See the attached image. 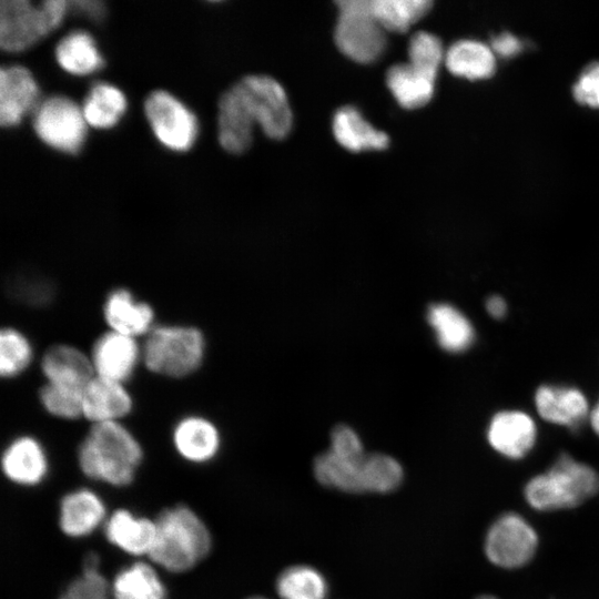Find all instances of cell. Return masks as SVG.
Returning <instances> with one entry per match:
<instances>
[{"label":"cell","mask_w":599,"mask_h":599,"mask_svg":"<svg viewBox=\"0 0 599 599\" xmlns=\"http://www.w3.org/2000/svg\"><path fill=\"white\" fill-rule=\"evenodd\" d=\"M153 517L156 532L148 560L164 575L185 576L210 558L213 532L195 507L176 501L163 506Z\"/></svg>","instance_id":"cell-1"},{"label":"cell","mask_w":599,"mask_h":599,"mask_svg":"<svg viewBox=\"0 0 599 599\" xmlns=\"http://www.w3.org/2000/svg\"><path fill=\"white\" fill-rule=\"evenodd\" d=\"M144 451L121 422L91 424L77 449L82 476L111 489H126L138 478Z\"/></svg>","instance_id":"cell-2"},{"label":"cell","mask_w":599,"mask_h":599,"mask_svg":"<svg viewBox=\"0 0 599 599\" xmlns=\"http://www.w3.org/2000/svg\"><path fill=\"white\" fill-rule=\"evenodd\" d=\"M237 114L254 128L258 124L271 139L285 138L293 124V114L283 87L264 74L244 77L225 91Z\"/></svg>","instance_id":"cell-3"},{"label":"cell","mask_w":599,"mask_h":599,"mask_svg":"<svg viewBox=\"0 0 599 599\" xmlns=\"http://www.w3.org/2000/svg\"><path fill=\"white\" fill-rule=\"evenodd\" d=\"M204 355L203 333L189 325H154L142 347L144 366L169 378H184L195 373Z\"/></svg>","instance_id":"cell-4"},{"label":"cell","mask_w":599,"mask_h":599,"mask_svg":"<svg viewBox=\"0 0 599 599\" xmlns=\"http://www.w3.org/2000/svg\"><path fill=\"white\" fill-rule=\"evenodd\" d=\"M598 485L591 467L562 454L547 473L528 481L525 497L537 510H557L580 505L597 491Z\"/></svg>","instance_id":"cell-5"},{"label":"cell","mask_w":599,"mask_h":599,"mask_svg":"<svg viewBox=\"0 0 599 599\" xmlns=\"http://www.w3.org/2000/svg\"><path fill=\"white\" fill-rule=\"evenodd\" d=\"M69 11V1L1 0L0 47L7 52H21L57 29Z\"/></svg>","instance_id":"cell-6"},{"label":"cell","mask_w":599,"mask_h":599,"mask_svg":"<svg viewBox=\"0 0 599 599\" xmlns=\"http://www.w3.org/2000/svg\"><path fill=\"white\" fill-rule=\"evenodd\" d=\"M334 39L342 53L355 62L372 63L386 48V31L376 19L372 0L337 2Z\"/></svg>","instance_id":"cell-7"},{"label":"cell","mask_w":599,"mask_h":599,"mask_svg":"<svg viewBox=\"0 0 599 599\" xmlns=\"http://www.w3.org/2000/svg\"><path fill=\"white\" fill-rule=\"evenodd\" d=\"M87 125L82 108L64 95H51L33 110L32 126L37 136L63 153L74 154L81 150Z\"/></svg>","instance_id":"cell-8"},{"label":"cell","mask_w":599,"mask_h":599,"mask_svg":"<svg viewBox=\"0 0 599 599\" xmlns=\"http://www.w3.org/2000/svg\"><path fill=\"white\" fill-rule=\"evenodd\" d=\"M145 118L158 141L169 150L184 152L196 141L195 114L177 98L164 90L151 92L144 101Z\"/></svg>","instance_id":"cell-9"},{"label":"cell","mask_w":599,"mask_h":599,"mask_svg":"<svg viewBox=\"0 0 599 599\" xmlns=\"http://www.w3.org/2000/svg\"><path fill=\"white\" fill-rule=\"evenodd\" d=\"M110 510L98 489L90 486L72 487L58 499L57 528L69 540H85L101 532Z\"/></svg>","instance_id":"cell-10"},{"label":"cell","mask_w":599,"mask_h":599,"mask_svg":"<svg viewBox=\"0 0 599 599\" xmlns=\"http://www.w3.org/2000/svg\"><path fill=\"white\" fill-rule=\"evenodd\" d=\"M538 545L534 528L518 514L500 516L489 528L485 539L487 558L501 568L526 565Z\"/></svg>","instance_id":"cell-11"},{"label":"cell","mask_w":599,"mask_h":599,"mask_svg":"<svg viewBox=\"0 0 599 599\" xmlns=\"http://www.w3.org/2000/svg\"><path fill=\"white\" fill-rule=\"evenodd\" d=\"M155 532L153 516L125 506L112 508L101 530L104 541L129 560L148 559Z\"/></svg>","instance_id":"cell-12"},{"label":"cell","mask_w":599,"mask_h":599,"mask_svg":"<svg viewBox=\"0 0 599 599\" xmlns=\"http://www.w3.org/2000/svg\"><path fill=\"white\" fill-rule=\"evenodd\" d=\"M3 477L13 486L32 489L41 486L50 473V460L42 443L31 435L13 438L0 460Z\"/></svg>","instance_id":"cell-13"},{"label":"cell","mask_w":599,"mask_h":599,"mask_svg":"<svg viewBox=\"0 0 599 599\" xmlns=\"http://www.w3.org/2000/svg\"><path fill=\"white\" fill-rule=\"evenodd\" d=\"M90 358L95 375L124 384L142 359V348L136 338L110 329L95 339Z\"/></svg>","instance_id":"cell-14"},{"label":"cell","mask_w":599,"mask_h":599,"mask_svg":"<svg viewBox=\"0 0 599 599\" xmlns=\"http://www.w3.org/2000/svg\"><path fill=\"white\" fill-rule=\"evenodd\" d=\"M163 575L148 559L129 560L110 577L111 599H170Z\"/></svg>","instance_id":"cell-15"},{"label":"cell","mask_w":599,"mask_h":599,"mask_svg":"<svg viewBox=\"0 0 599 599\" xmlns=\"http://www.w3.org/2000/svg\"><path fill=\"white\" fill-rule=\"evenodd\" d=\"M39 87L32 73L22 65L0 70V124L17 126L38 105Z\"/></svg>","instance_id":"cell-16"},{"label":"cell","mask_w":599,"mask_h":599,"mask_svg":"<svg viewBox=\"0 0 599 599\" xmlns=\"http://www.w3.org/2000/svg\"><path fill=\"white\" fill-rule=\"evenodd\" d=\"M172 445L177 456L192 465L211 463L221 448L216 426L203 416L190 415L180 419L172 430Z\"/></svg>","instance_id":"cell-17"},{"label":"cell","mask_w":599,"mask_h":599,"mask_svg":"<svg viewBox=\"0 0 599 599\" xmlns=\"http://www.w3.org/2000/svg\"><path fill=\"white\" fill-rule=\"evenodd\" d=\"M132 408V397L123 383L94 375L83 388L82 415L91 424L120 422Z\"/></svg>","instance_id":"cell-18"},{"label":"cell","mask_w":599,"mask_h":599,"mask_svg":"<svg viewBox=\"0 0 599 599\" xmlns=\"http://www.w3.org/2000/svg\"><path fill=\"white\" fill-rule=\"evenodd\" d=\"M103 316L111 331L131 337L148 335L154 327V311L138 301L126 288L110 292L103 304Z\"/></svg>","instance_id":"cell-19"},{"label":"cell","mask_w":599,"mask_h":599,"mask_svg":"<svg viewBox=\"0 0 599 599\" xmlns=\"http://www.w3.org/2000/svg\"><path fill=\"white\" fill-rule=\"evenodd\" d=\"M40 367L48 383L78 388H84L95 375L90 356L68 344L49 346Z\"/></svg>","instance_id":"cell-20"},{"label":"cell","mask_w":599,"mask_h":599,"mask_svg":"<svg viewBox=\"0 0 599 599\" xmlns=\"http://www.w3.org/2000/svg\"><path fill=\"white\" fill-rule=\"evenodd\" d=\"M487 436L496 451L508 458L518 459L532 448L536 426L534 420L522 412H501L491 419Z\"/></svg>","instance_id":"cell-21"},{"label":"cell","mask_w":599,"mask_h":599,"mask_svg":"<svg viewBox=\"0 0 599 599\" xmlns=\"http://www.w3.org/2000/svg\"><path fill=\"white\" fill-rule=\"evenodd\" d=\"M535 403L544 419L565 426L579 425L588 413L585 395L570 387L541 386L536 392Z\"/></svg>","instance_id":"cell-22"},{"label":"cell","mask_w":599,"mask_h":599,"mask_svg":"<svg viewBox=\"0 0 599 599\" xmlns=\"http://www.w3.org/2000/svg\"><path fill=\"white\" fill-rule=\"evenodd\" d=\"M332 129L336 141L353 152L384 150L389 143L385 132L375 129L356 108L351 105L336 111Z\"/></svg>","instance_id":"cell-23"},{"label":"cell","mask_w":599,"mask_h":599,"mask_svg":"<svg viewBox=\"0 0 599 599\" xmlns=\"http://www.w3.org/2000/svg\"><path fill=\"white\" fill-rule=\"evenodd\" d=\"M54 54L60 68L73 75L91 74L104 63L92 35L82 30L63 37L58 42Z\"/></svg>","instance_id":"cell-24"},{"label":"cell","mask_w":599,"mask_h":599,"mask_svg":"<svg viewBox=\"0 0 599 599\" xmlns=\"http://www.w3.org/2000/svg\"><path fill=\"white\" fill-rule=\"evenodd\" d=\"M444 61L453 74L467 79L489 78L496 69L491 48L471 39L453 43L446 51Z\"/></svg>","instance_id":"cell-25"},{"label":"cell","mask_w":599,"mask_h":599,"mask_svg":"<svg viewBox=\"0 0 599 599\" xmlns=\"http://www.w3.org/2000/svg\"><path fill=\"white\" fill-rule=\"evenodd\" d=\"M435 80L408 62L393 65L386 74L389 91L405 109L425 105L434 94Z\"/></svg>","instance_id":"cell-26"},{"label":"cell","mask_w":599,"mask_h":599,"mask_svg":"<svg viewBox=\"0 0 599 599\" xmlns=\"http://www.w3.org/2000/svg\"><path fill=\"white\" fill-rule=\"evenodd\" d=\"M55 599H111L110 577L103 571L98 551L83 555L79 572L61 588Z\"/></svg>","instance_id":"cell-27"},{"label":"cell","mask_w":599,"mask_h":599,"mask_svg":"<svg viewBox=\"0 0 599 599\" xmlns=\"http://www.w3.org/2000/svg\"><path fill=\"white\" fill-rule=\"evenodd\" d=\"M126 106V98L119 88L99 82L85 97L82 112L88 125L94 129H110L118 124Z\"/></svg>","instance_id":"cell-28"},{"label":"cell","mask_w":599,"mask_h":599,"mask_svg":"<svg viewBox=\"0 0 599 599\" xmlns=\"http://www.w3.org/2000/svg\"><path fill=\"white\" fill-rule=\"evenodd\" d=\"M429 324L436 332L439 345L448 352H463L474 341V328L469 321L454 306L448 304L433 305L427 315Z\"/></svg>","instance_id":"cell-29"},{"label":"cell","mask_w":599,"mask_h":599,"mask_svg":"<svg viewBox=\"0 0 599 599\" xmlns=\"http://www.w3.org/2000/svg\"><path fill=\"white\" fill-rule=\"evenodd\" d=\"M275 589L281 599H326L328 583L314 567L295 565L278 575Z\"/></svg>","instance_id":"cell-30"},{"label":"cell","mask_w":599,"mask_h":599,"mask_svg":"<svg viewBox=\"0 0 599 599\" xmlns=\"http://www.w3.org/2000/svg\"><path fill=\"white\" fill-rule=\"evenodd\" d=\"M432 4L429 0H372L373 12L386 32H406Z\"/></svg>","instance_id":"cell-31"},{"label":"cell","mask_w":599,"mask_h":599,"mask_svg":"<svg viewBox=\"0 0 599 599\" xmlns=\"http://www.w3.org/2000/svg\"><path fill=\"white\" fill-rule=\"evenodd\" d=\"M404 479L400 464L385 454L366 455L364 460L365 493L386 494L397 489Z\"/></svg>","instance_id":"cell-32"},{"label":"cell","mask_w":599,"mask_h":599,"mask_svg":"<svg viewBox=\"0 0 599 599\" xmlns=\"http://www.w3.org/2000/svg\"><path fill=\"white\" fill-rule=\"evenodd\" d=\"M32 359L29 339L14 327H3L0 333V374L12 378L23 373Z\"/></svg>","instance_id":"cell-33"},{"label":"cell","mask_w":599,"mask_h":599,"mask_svg":"<svg viewBox=\"0 0 599 599\" xmlns=\"http://www.w3.org/2000/svg\"><path fill=\"white\" fill-rule=\"evenodd\" d=\"M82 395L83 388L48 382L39 389V400L43 408L50 415L67 420L83 417Z\"/></svg>","instance_id":"cell-34"},{"label":"cell","mask_w":599,"mask_h":599,"mask_svg":"<svg viewBox=\"0 0 599 599\" xmlns=\"http://www.w3.org/2000/svg\"><path fill=\"white\" fill-rule=\"evenodd\" d=\"M445 53L440 40L433 33L419 31L408 44V63L436 79Z\"/></svg>","instance_id":"cell-35"},{"label":"cell","mask_w":599,"mask_h":599,"mask_svg":"<svg viewBox=\"0 0 599 599\" xmlns=\"http://www.w3.org/2000/svg\"><path fill=\"white\" fill-rule=\"evenodd\" d=\"M331 441L329 451L339 458L357 460L365 456L359 437L346 425H338L332 430Z\"/></svg>","instance_id":"cell-36"},{"label":"cell","mask_w":599,"mask_h":599,"mask_svg":"<svg viewBox=\"0 0 599 599\" xmlns=\"http://www.w3.org/2000/svg\"><path fill=\"white\" fill-rule=\"evenodd\" d=\"M572 93L579 103L599 108V62L590 63L581 72Z\"/></svg>","instance_id":"cell-37"},{"label":"cell","mask_w":599,"mask_h":599,"mask_svg":"<svg viewBox=\"0 0 599 599\" xmlns=\"http://www.w3.org/2000/svg\"><path fill=\"white\" fill-rule=\"evenodd\" d=\"M490 48L501 57H511L521 50L522 43L516 35L505 31L491 39Z\"/></svg>","instance_id":"cell-38"},{"label":"cell","mask_w":599,"mask_h":599,"mask_svg":"<svg viewBox=\"0 0 599 599\" xmlns=\"http://www.w3.org/2000/svg\"><path fill=\"white\" fill-rule=\"evenodd\" d=\"M93 21H100L105 17V4L101 1L81 0L69 2V10Z\"/></svg>","instance_id":"cell-39"},{"label":"cell","mask_w":599,"mask_h":599,"mask_svg":"<svg viewBox=\"0 0 599 599\" xmlns=\"http://www.w3.org/2000/svg\"><path fill=\"white\" fill-rule=\"evenodd\" d=\"M486 309L494 318H501L506 314L507 305L500 296L494 295L487 300Z\"/></svg>","instance_id":"cell-40"},{"label":"cell","mask_w":599,"mask_h":599,"mask_svg":"<svg viewBox=\"0 0 599 599\" xmlns=\"http://www.w3.org/2000/svg\"><path fill=\"white\" fill-rule=\"evenodd\" d=\"M590 423L593 430L599 435V403L597 407L591 412Z\"/></svg>","instance_id":"cell-41"},{"label":"cell","mask_w":599,"mask_h":599,"mask_svg":"<svg viewBox=\"0 0 599 599\" xmlns=\"http://www.w3.org/2000/svg\"><path fill=\"white\" fill-rule=\"evenodd\" d=\"M477 599H497V598L490 595H484V596L478 597Z\"/></svg>","instance_id":"cell-42"},{"label":"cell","mask_w":599,"mask_h":599,"mask_svg":"<svg viewBox=\"0 0 599 599\" xmlns=\"http://www.w3.org/2000/svg\"><path fill=\"white\" fill-rule=\"evenodd\" d=\"M246 599H267V598H264L262 596H252V597H248Z\"/></svg>","instance_id":"cell-43"}]
</instances>
